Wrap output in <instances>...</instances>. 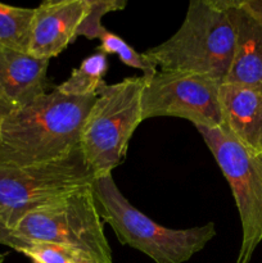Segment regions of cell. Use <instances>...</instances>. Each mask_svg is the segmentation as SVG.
<instances>
[{
	"label": "cell",
	"mask_w": 262,
	"mask_h": 263,
	"mask_svg": "<svg viewBox=\"0 0 262 263\" xmlns=\"http://www.w3.org/2000/svg\"><path fill=\"white\" fill-rule=\"evenodd\" d=\"M95 97L45 92L12 110L0 125V164L33 166L58 161L80 146Z\"/></svg>",
	"instance_id": "1"
},
{
	"label": "cell",
	"mask_w": 262,
	"mask_h": 263,
	"mask_svg": "<svg viewBox=\"0 0 262 263\" xmlns=\"http://www.w3.org/2000/svg\"><path fill=\"white\" fill-rule=\"evenodd\" d=\"M235 49L230 0H193L179 30L146 53L162 71L203 74L223 84Z\"/></svg>",
	"instance_id": "2"
},
{
	"label": "cell",
	"mask_w": 262,
	"mask_h": 263,
	"mask_svg": "<svg viewBox=\"0 0 262 263\" xmlns=\"http://www.w3.org/2000/svg\"><path fill=\"white\" fill-rule=\"evenodd\" d=\"M91 189L100 218L110 225L118 241L156 263L189 261L216 236L213 222L177 230L154 222L126 199L112 175L97 177Z\"/></svg>",
	"instance_id": "3"
},
{
	"label": "cell",
	"mask_w": 262,
	"mask_h": 263,
	"mask_svg": "<svg viewBox=\"0 0 262 263\" xmlns=\"http://www.w3.org/2000/svg\"><path fill=\"white\" fill-rule=\"evenodd\" d=\"M144 77H126L98 91L85 120L80 140L84 158L97 177L112 175L127 153L136 127L143 122Z\"/></svg>",
	"instance_id": "4"
},
{
	"label": "cell",
	"mask_w": 262,
	"mask_h": 263,
	"mask_svg": "<svg viewBox=\"0 0 262 263\" xmlns=\"http://www.w3.org/2000/svg\"><path fill=\"white\" fill-rule=\"evenodd\" d=\"M94 180L80 146L50 163L0 164V223L13 230L26 215L91 186Z\"/></svg>",
	"instance_id": "5"
},
{
	"label": "cell",
	"mask_w": 262,
	"mask_h": 263,
	"mask_svg": "<svg viewBox=\"0 0 262 263\" xmlns=\"http://www.w3.org/2000/svg\"><path fill=\"white\" fill-rule=\"evenodd\" d=\"M91 186L26 215L13 230L28 241L63 244L94 263H113Z\"/></svg>",
	"instance_id": "6"
},
{
	"label": "cell",
	"mask_w": 262,
	"mask_h": 263,
	"mask_svg": "<svg viewBox=\"0 0 262 263\" xmlns=\"http://www.w3.org/2000/svg\"><path fill=\"white\" fill-rule=\"evenodd\" d=\"M197 130L228 180L238 208L241 244L235 263H249L262 241V153L247 148L225 127Z\"/></svg>",
	"instance_id": "7"
},
{
	"label": "cell",
	"mask_w": 262,
	"mask_h": 263,
	"mask_svg": "<svg viewBox=\"0 0 262 263\" xmlns=\"http://www.w3.org/2000/svg\"><path fill=\"white\" fill-rule=\"evenodd\" d=\"M143 77V121L179 117L190 121L195 127H223L218 81L203 74L162 69L153 76Z\"/></svg>",
	"instance_id": "8"
},
{
	"label": "cell",
	"mask_w": 262,
	"mask_h": 263,
	"mask_svg": "<svg viewBox=\"0 0 262 263\" xmlns=\"http://www.w3.org/2000/svg\"><path fill=\"white\" fill-rule=\"evenodd\" d=\"M87 0H46L33 12L28 54L50 61L77 39Z\"/></svg>",
	"instance_id": "9"
},
{
	"label": "cell",
	"mask_w": 262,
	"mask_h": 263,
	"mask_svg": "<svg viewBox=\"0 0 262 263\" xmlns=\"http://www.w3.org/2000/svg\"><path fill=\"white\" fill-rule=\"evenodd\" d=\"M220 105L223 127L247 148L262 153V86L223 82Z\"/></svg>",
	"instance_id": "10"
},
{
	"label": "cell",
	"mask_w": 262,
	"mask_h": 263,
	"mask_svg": "<svg viewBox=\"0 0 262 263\" xmlns=\"http://www.w3.org/2000/svg\"><path fill=\"white\" fill-rule=\"evenodd\" d=\"M49 63L23 51L0 49V99L18 109L48 92Z\"/></svg>",
	"instance_id": "11"
},
{
	"label": "cell",
	"mask_w": 262,
	"mask_h": 263,
	"mask_svg": "<svg viewBox=\"0 0 262 263\" xmlns=\"http://www.w3.org/2000/svg\"><path fill=\"white\" fill-rule=\"evenodd\" d=\"M230 13L236 28V49L225 82L262 86V25L240 0H230Z\"/></svg>",
	"instance_id": "12"
},
{
	"label": "cell",
	"mask_w": 262,
	"mask_h": 263,
	"mask_svg": "<svg viewBox=\"0 0 262 263\" xmlns=\"http://www.w3.org/2000/svg\"><path fill=\"white\" fill-rule=\"evenodd\" d=\"M107 71V55L98 51L85 58L77 68L72 69L68 79L59 84L55 90L68 97H95L105 85Z\"/></svg>",
	"instance_id": "13"
},
{
	"label": "cell",
	"mask_w": 262,
	"mask_h": 263,
	"mask_svg": "<svg viewBox=\"0 0 262 263\" xmlns=\"http://www.w3.org/2000/svg\"><path fill=\"white\" fill-rule=\"evenodd\" d=\"M35 8H21L0 3V49L28 53L31 23Z\"/></svg>",
	"instance_id": "14"
},
{
	"label": "cell",
	"mask_w": 262,
	"mask_h": 263,
	"mask_svg": "<svg viewBox=\"0 0 262 263\" xmlns=\"http://www.w3.org/2000/svg\"><path fill=\"white\" fill-rule=\"evenodd\" d=\"M100 45L98 46V51L103 54H116L126 66L131 68L140 69L144 72L143 76L151 77L158 72V66L156 61L148 53H139L131 45H128L122 37L116 33L105 30L100 36Z\"/></svg>",
	"instance_id": "15"
},
{
	"label": "cell",
	"mask_w": 262,
	"mask_h": 263,
	"mask_svg": "<svg viewBox=\"0 0 262 263\" xmlns=\"http://www.w3.org/2000/svg\"><path fill=\"white\" fill-rule=\"evenodd\" d=\"M125 0H87V10L77 30V37L84 36L89 40L100 39L107 28L102 25V18L109 12L122 10Z\"/></svg>",
	"instance_id": "16"
},
{
	"label": "cell",
	"mask_w": 262,
	"mask_h": 263,
	"mask_svg": "<svg viewBox=\"0 0 262 263\" xmlns=\"http://www.w3.org/2000/svg\"><path fill=\"white\" fill-rule=\"evenodd\" d=\"M32 263H73L79 252L69 247L50 241H31L20 252Z\"/></svg>",
	"instance_id": "17"
},
{
	"label": "cell",
	"mask_w": 262,
	"mask_h": 263,
	"mask_svg": "<svg viewBox=\"0 0 262 263\" xmlns=\"http://www.w3.org/2000/svg\"><path fill=\"white\" fill-rule=\"evenodd\" d=\"M31 241L26 240L22 236L18 235L14 230L7 228L3 223H0V244L5 247H9V248L14 249V251L21 252L23 248L30 244Z\"/></svg>",
	"instance_id": "18"
},
{
	"label": "cell",
	"mask_w": 262,
	"mask_h": 263,
	"mask_svg": "<svg viewBox=\"0 0 262 263\" xmlns=\"http://www.w3.org/2000/svg\"><path fill=\"white\" fill-rule=\"evenodd\" d=\"M244 9L262 25V0H240Z\"/></svg>",
	"instance_id": "19"
},
{
	"label": "cell",
	"mask_w": 262,
	"mask_h": 263,
	"mask_svg": "<svg viewBox=\"0 0 262 263\" xmlns=\"http://www.w3.org/2000/svg\"><path fill=\"white\" fill-rule=\"evenodd\" d=\"M12 110H14V108L10 107L9 104H7V103L3 102V100L0 99V125H2V122L4 121V118L7 117V116L9 115Z\"/></svg>",
	"instance_id": "20"
},
{
	"label": "cell",
	"mask_w": 262,
	"mask_h": 263,
	"mask_svg": "<svg viewBox=\"0 0 262 263\" xmlns=\"http://www.w3.org/2000/svg\"><path fill=\"white\" fill-rule=\"evenodd\" d=\"M73 263H94V262L89 261V259L85 258V257H77V258L74 259Z\"/></svg>",
	"instance_id": "21"
},
{
	"label": "cell",
	"mask_w": 262,
	"mask_h": 263,
	"mask_svg": "<svg viewBox=\"0 0 262 263\" xmlns=\"http://www.w3.org/2000/svg\"><path fill=\"white\" fill-rule=\"evenodd\" d=\"M4 259H5V254L0 253V263H4Z\"/></svg>",
	"instance_id": "22"
}]
</instances>
